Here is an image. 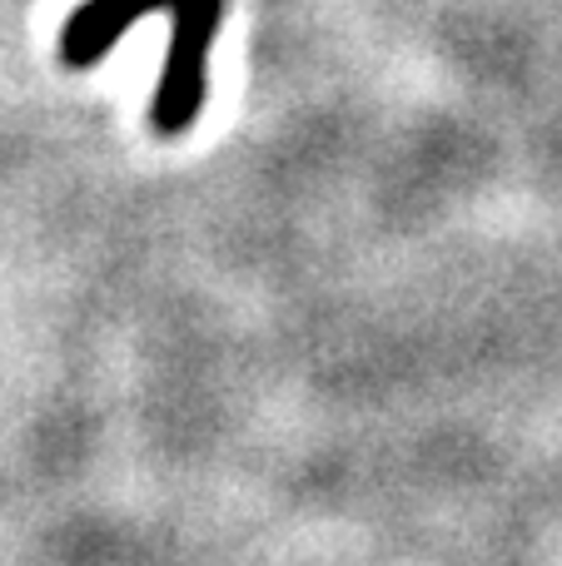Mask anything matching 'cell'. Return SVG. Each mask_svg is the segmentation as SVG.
Instances as JSON below:
<instances>
[{"mask_svg":"<svg viewBox=\"0 0 562 566\" xmlns=\"http://www.w3.org/2000/svg\"><path fill=\"white\" fill-rule=\"evenodd\" d=\"M175 0H85L60 30V60L75 70H90L95 60H105L115 50V40L135 25L149 10H165Z\"/></svg>","mask_w":562,"mask_h":566,"instance_id":"obj_2","label":"cell"},{"mask_svg":"<svg viewBox=\"0 0 562 566\" xmlns=\"http://www.w3.org/2000/svg\"><path fill=\"white\" fill-rule=\"evenodd\" d=\"M219 20H225V0H175V40L165 55V80L149 105V119L165 139L195 129L199 105H205V55L215 45Z\"/></svg>","mask_w":562,"mask_h":566,"instance_id":"obj_1","label":"cell"}]
</instances>
